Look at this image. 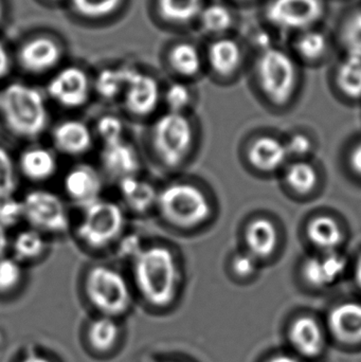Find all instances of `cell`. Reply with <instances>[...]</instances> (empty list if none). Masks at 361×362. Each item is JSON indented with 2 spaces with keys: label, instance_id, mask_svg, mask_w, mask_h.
<instances>
[{
  "label": "cell",
  "instance_id": "20",
  "mask_svg": "<svg viewBox=\"0 0 361 362\" xmlns=\"http://www.w3.org/2000/svg\"><path fill=\"white\" fill-rule=\"evenodd\" d=\"M290 340L297 352L305 357H317L326 344L324 329L309 316L299 317L290 325Z\"/></svg>",
  "mask_w": 361,
  "mask_h": 362
},
{
  "label": "cell",
  "instance_id": "28",
  "mask_svg": "<svg viewBox=\"0 0 361 362\" xmlns=\"http://www.w3.org/2000/svg\"><path fill=\"white\" fill-rule=\"evenodd\" d=\"M170 64L176 74L184 78L196 76L201 68V57L196 47L178 44L170 52Z\"/></svg>",
  "mask_w": 361,
  "mask_h": 362
},
{
  "label": "cell",
  "instance_id": "23",
  "mask_svg": "<svg viewBox=\"0 0 361 362\" xmlns=\"http://www.w3.org/2000/svg\"><path fill=\"white\" fill-rule=\"evenodd\" d=\"M307 235L309 242L322 252L337 251L345 238L338 221L328 215L314 217L307 225Z\"/></svg>",
  "mask_w": 361,
  "mask_h": 362
},
{
  "label": "cell",
  "instance_id": "33",
  "mask_svg": "<svg viewBox=\"0 0 361 362\" xmlns=\"http://www.w3.org/2000/svg\"><path fill=\"white\" fill-rule=\"evenodd\" d=\"M285 180L288 185L297 193L307 194L313 191L317 185V170L311 163L298 161L288 168Z\"/></svg>",
  "mask_w": 361,
  "mask_h": 362
},
{
  "label": "cell",
  "instance_id": "14",
  "mask_svg": "<svg viewBox=\"0 0 361 362\" xmlns=\"http://www.w3.org/2000/svg\"><path fill=\"white\" fill-rule=\"evenodd\" d=\"M93 129L78 119L61 121L51 131L53 148L65 156H84L93 148Z\"/></svg>",
  "mask_w": 361,
  "mask_h": 362
},
{
  "label": "cell",
  "instance_id": "36",
  "mask_svg": "<svg viewBox=\"0 0 361 362\" xmlns=\"http://www.w3.org/2000/svg\"><path fill=\"white\" fill-rule=\"evenodd\" d=\"M23 279L21 263L14 257H0V295H8L20 286Z\"/></svg>",
  "mask_w": 361,
  "mask_h": 362
},
{
  "label": "cell",
  "instance_id": "46",
  "mask_svg": "<svg viewBox=\"0 0 361 362\" xmlns=\"http://www.w3.org/2000/svg\"><path fill=\"white\" fill-rule=\"evenodd\" d=\"M10 247L11 240L8 234V229L0 225V257H6Z\"/></svg>",
  "mask_w": 361,
  "mask_h": 362
},
{
  "label": "cell",
  "instance_id": "15",
  "mask_svg": "<svg viewBox=\"0 0 361 362\" xmlns=\"http://www.w3.org/2000/svg\"><path fill=\"white\" fill-rule=\"evenodd\" d=\"M347 267V259L338 251L322 252L303 263L302 274L311 286L326 288L341 280Z\"/></svg>",
  "mask_w": 361,
  "mask_h": 362
},
{
  "label": "cell",
  "instance_id": "3",
  "mask_svg": "<svg viewBox=\"0 0 361 362\" xmlns=\"http://www.w3.org/2000/svg\"><path fill=\"white\" fill-rule=\"evenodd\" d=\"M0 116L12 135L25 140L40 137L50 118L42 93L23 83H11L0 91Z\"/></svg>",
  "mask_w": 361,
  "mask_h": 362
},
{
  "label": "cell",
  "instance_id": "8",
  "mask_svg": "<svg viewBox=\"0 0 361 362\" xmlns=\"http://www.w3.org/2000/svg\"><path fill=\"white\" fill-rule=\"evenodd\" d=\"M23 221L30 228L47 234H64L69 230L70 218L65 202L54 192L34 189L21 198Z\"/></svg>",
  "mask_w": 361,
  "mask_h": 362
},
{
  "label": "cell",
  "instance_id": "27",
  "mask_svg": "<svg viewBox=\"0 0 361 362\" xmlns=\"http://www.w3.org/2000/svg\"><path fill=\"white\" fill-rule=\"evenodd\" d=\"M336 84L352 99L361 98V59L345 55L336 70Z\"/></svg>",
  "mask_w": 361,
  "mask_h": 362
},
{
  "label": "cell",
  "instance_id": "35",
  "mask_svg": "<svg viewBox=\"0 0 361 362\" xmlns=\"http://www.w3.org/2000/svg\"><path fill=\"white\" fill-rule=\"evenodd\" d=\"M16 163L8 150L0 146V199L15 196L18 185Z\"/></svg>",
  "mask_w": 361,
  "mask_h": 362
},
{
  "label": "cell",
  "instance_id": "21",
  "mask_svg": "<svg viewBox=\"0 0 361 362\" xmlns=\"http://www.w3.org/2000/svg\"><path fill=\"white\" fill-rule=\"evenodd\" d=\"M288 153L285 142L273 137H261L252 142L248 159L259 171L271 173L285 163Z\"/></svg>",
  "mask_w": 361,
  "mask_h": 362
},
{
  "label": "cell",
  "instance_id": "26",
  "mask_svg": "<svg viewBox=\"0 0 361 362\" xmlns=\"http://www.w3.org/2000/svg\"><path fill=\"white\" fill-rule=\"evenodd\" d=\"M89 344L99 353H107L116 346L120 338V327L112 317L101 316L91 321L88 327Z\"/></svg>",
  "mask_w": 361,
  "mask_h": 362
},
{
  "label": "cell",
  "instance_id": "40",
  "mask_svg": "<svg viewBox=\"0 0 361 362\" xmlns=\"http://www.w3.org/2000/svg\"><path fill=\"white\" fill-rule=\"evenodd\" d=\"M23 221V208L21 199L11 197L0 199V225L6 229L16 227Z\"/></svg>",
  "mask_w": 361,
  "mask_h": 362
},
{
  "label": "cell",
  "instance_id": "38",
  "mask_svg": "<svg viewBox=\"0 0 361 362\" xmlns=\"http://www.w3.org/2000/svg\"><path fill=\"white\" fill-rule=\"evenodd\" d=\"M122 0H71L78 14L89 18H101L114 13Z\"/></svg>",
  "mask_w": 361,
  "mask_h": 362
},
{
  "label": "cell",
  "instance_id": "43",
  "mask_svg": "<svg viewBox=\"0 0 361 362\" xmlns=\"http://www.w3.org/2000/svg\"><path fill=\"white\" fill-rule=\"evenodd\" d=\"M288 156L307 157L313 151V142L303 134H295L285 142Z\"/></svg>",
  "mask_w": 361,
  "mask_h": 362
},
{
  "label": "cell",
  "instance_id": "34",
  "mask_svg": "<svg viewBox=\"0 0 361 362\" xmlns=\"http://www.w3.org/2000/svg\"><path fill=\"white\" fill-rule=\"evenodd\" d=\"M199 16L203 29L210 33H224L233 23L232 13L227 6L220 4L206 6L201 10Z\"/></svg>",
  "mask_w": 361,
  "mask_h": 362
},
{
  "label": "cell",
  "instance_id": "39",
  "mask_svg": "<svg viewBox=\"0 0 361 362\" xmlns=\"http://www.w3.org/2000/svg\"><path fill=\"white\" fill-rule=\"evenodd\" d=\"M165 103L167 112H184L191 104V91L182 83H175L167 87L165 93Z\"/></svg>",
  "mask_w": 361,
  "mask_h": 362
},
{
  "label": "cell",
  "instance_id": "10",
  "mask_svg": "<svg viewBox=\"0 0 361 362\" xmlns=\"http://www.w3.org/2000/svg\"><path fill=\"white\" fill-rule=\"evenodd\" d=\"M127 114L135 118H146L154 114L161 100L160 87L150 74L129 68L122 98Z\"/></svg>",
  "mask_w": 361,
  "mask_h": 362
},
{
  "label": "cell",
  "instance_id": "7",
  "mask_svg": "<svg viewBox=\"0 0 361 362\" xmlns=\"http://www.w3.org/2000/svg\"><path fill=\"white\" fill-rule=\"evenodd\" d=\"M256 76L261 90L273 103H288L297 86L296 64L292 57L278 48L268 47L256 62Z\"/></svg>",
  "mask_w": 361,
  "mask_h": 362
},
{
  "label": "cell",
  "instance_id": "12",
  "mask_svg": "<svg viewBox=\"0 0 361 362\" xmlns=\"http://www.w3.org/2000/svg\"><path fill=\"white\" fill-rule=\"evenodd\" d=\"M103 176L89 163H78L66 172L64 192L70 202L80 209L86 208L102 198Z\"/></svg>",
  "mask_w": 361,
  "mask_h": 362
},
{
  "label": "cell",
  "instance_id": "47",
  "mask_svg": "<svg viewBox=\"0 0 361 362\" xmlns=\"http://www.w3.org/2000/svg\"><path fill=\"white\" fill-rule=\"evenodd\" d=\"M20 362H53L51 359L47 358L44 355L37 353H30L27 356L23 357Z\"/></svg>",
  "mask_w": 361,
  "mask_h": 362
},
{
  "label": "cell",
  "instance_id": "30",
  "mask_svg": "<svg viewBox=\"0 0 361 362\" xmlns=\"http://www.w3.org/2000/svg\"><path fill=\"white\" fill-rule=\"evenodd\" d=\"M129 68L105 69L95 78V89L97 95L106 101H114L122 98L126 83Z\"/></svg>",
  "mask_w": 361,
  "mask_h": 362
},
{
  "label": "cell",
  "instance_id": "32",
  "mask_svg": "<svg viewBox=\"0 0 361 362\" xmlns=\"http://www.w3.org/2000/svg\"><path fill=\"white\" fill-rule=\"evenodd\" d=\"M297 52L302 59L315 62L322 59L328 51V38L318 30L309 29L302 31L296 40Z\"/></svg>",
  "mask_w": 361,
  "mask_h": 362
},
{
  "label": "cell",
  "instance_id": "2",
  "mask_svg": "<svg viewBox=\"0 0 361 362\" xmlns=\"http://www.w3.org/2000/svg\"><path fill=\"white\" fill-rule=\"evenodd\" d=\"M159 218L176 231L199 229L212 215V204L205 189L190 180H173L158 191Z\"/></svg>",
  "mask_w": 361,
  "mask_h": 362
},
{
  "label": "cell",
  "instance_id": "9",
  "mask_svg": "<svg viewBox=\"0 0 361 362\" xmlns=\"http://www.w3.org/2000/svg\"><path fill=\"white\" fill-rule=\"evenodd\" d=\"M322 0H271L265 8L269 23L282 30L312 29L324 14Z\"/></svg>",
  "mask_w": 361,
  "mask_h": 362
},
{
  "label": "cell",
  "instance_id": "42",
  "mask_svg": "<svg viewBox=\"0 0 361 362\" xmlns=\"http://www.w3.org/2000/svg\"><path fill=\"white\" fill-rule=\"evenodd\" d=\"M258 262L259 259L256 257L246 251V252L237 253L233 257L231 266L237 276L247 278L256 274L258 270Z\"/></svg>",
  "mask_w": 361,
  "mask_h": 362
},
{
  "label": "cell",
  "instance_id": "6",
  "mask_svg": "<svg viewBox=\"0 0 361 362\" xmlns=\"http://www.w3.org/2000/svg\"><path fill=\"white\" fill-rule=\"evenodd\" d=\"M83 291L89 304L101 316L117 319L126 314L133 304V285L122 272L106 264L87 268Z\"/></svg>",
  "mask_w": 361,
  "mask_h": 362
},
{
  "label": "cell",
  "instance_id": "11",
  "mask_svg": "<svg viewBox=\"0 0 361 362\" xmlns=\"http://www.w3.org/2000/svg\"><path fill=\"white\" fill-rule=\"evenodd\" d=\"M91 83L84 70L66 67L52 76L47 85V93L53 102L66 108L78 110L90 99Z\"/></svg>",
  "mask_w": 361,
  "mask_h": 362
},
{
  "label": "cell",
  "instance_id": "16",
  "mask_svg": "<svg viewBox=\"0 0 361 362\" xmlns=\"http://www.w3.org/2000/svg\"><path fill=\"white\" fill-rule=\"evenodd\" d=\"M19 173L31 182H45L54 177L59 161L54 151L42 146L25 148L17 161Z\"/></svg>",
  "mask_w": 361,
  "mask_h": 362
},
{
  "label": "cell",
  "instance_id": "24",
  "mask_svg": "<svg viewBox=\"0 0 361 362\" xmlns=\"http://www.w3.org/2000/svg\"><path fill=\"white\" fill-rule=\"evenodd\" d=\"M241 46L232 38L223 37L210 46L208 59L213 71L220 76H232L242 64Z\"/></svg>",
  "mask_w": 361,
  "mask_h": 362
},
{
  "label": "cell",
  "instance_id": "4",
  "mask_svg": "<svg viewBox=\"0 0 361 362\" xmlns=\"http://www.w3.org/2000/svg\"><path fill=\"white\" fill-rule=\"evenodd\" d=\"M196 134L186 112L160 115L150 131V146L159 165L167 170L184 167L195 146Z\"/></svg>",
  "mask_w": 361,
  "mask_h": 362
},
{
  "label": "cell",
  "instance_id": "44",
  "mask_svg": "<svg viewBox=\"0 0 361 362\" xmlns=\"http://www.w3.org/2000/svg\"><path fill=\"white\" fill-rule=\"evenodd\" d=\"M11 69V59L6 47L0 42V80L8 76Z\"/></svg>",
  "mask_w": 361,
  "mask_h": 362
},
{
  "label": "cell",
  "instance_id": "17",
  "mask_svg": "<svg viewBox=\"0 0 361 362\" xmlns=\"http://www.w3.org/2000/svg\"><path fill=\"white\" fill-rule=\"evenodd\" d=\"M61 50L51 38L36 37L23 45L19 51V62L30 74H40L53 69L59 63Z\"/></svg>",
  "mask_w": 361,
  "mask_h": 362
},
{
  "label": "cell",
  "instance_id": "51",
  "mask_svg": "<svg viewBox=\"0 0 361 362\" xmlns=\"http://www.w3.org/2000/svg\"><path fill=\"white\" fill-rule=\"evenodd\" d=\"M154 362H182L179 361H154Z\"/></svg>",
  "mask_w": 361,
  "mask_h": 362
},
{
  "label": "cell",
  "instance_id": "48",
  "mask_svg": "<svg viewBox=\"0 0 361 362\" xmlns=\"http://www.w3.org/2000/svg\"><path fill=\"white\" fill-rule=\"evenodd\" d=\"M267 362H300L298 359L294 358L292 356H290V355H278V356L273 357V358L269 359Z\"/></svg>",
  "mask_w": 361,
  "mask_h": 362
},
{
  "label": "cell",
  "instance_id": "37",
  "mask_svg": "<svg viewBox=\"0 0 361 362\" xmlns=\"http://www.w3.org/2000/svg\"><path fill=\"white\" fill-rule=\"evenodd\" d=\"M93 132L103 146L124 139V124L114 115L106 114L100 117Z\"/></svg>",
  "mask_w": 361,
  "mask_h": 362
},
{
  "label": "cell",
  "instance_id": "29",
  "mask_svg": "<svg viewBox=\"0 0 361 362\" xmlns=\"http://www.w3.org/2000/svg\"><path fill=\"white\" fill-rule=\"evenodd\" d=\"M203 1V0H158L159 12L170 23H189L201 14Z\"/></svg>",
  "mask_w": 361,
  "mask_h": 362
},
{
  "label": "cell",
  "instance_id": "52",
  "mask_svg": "<svg viewBox=\"0 0 361 362\" xmlns=\"http://www.w3.org/2000/svg\"><path fill=\"white\" fill-rule=\"evenodd\" d=\"M242 1H250V0H242Z\"/></svg>",
  "mask_w": 361,
  "mask_h": 362
},
{
  "label": "cell",
  "instance_id": "13",
  "mask_svg": "<svg viewBox=\"0 0 361 362\" xmlns=\"http://www.w3.org/2000/svg\"><path fill=\"white\" fill-rule=\"evenodd\" d=\"M100 165L104 175L118 183L126 178L139 176L141 158L135 146L123 139L102 146Z\"/></svg>",
  "mask_w": 361,
  "mask_h": 362
},
{
  "label": "cell",
  "instance_id": "45",
  "mask_svg": "<svg viewBox=\"0 0 361 362\" xmlns=\"http://www.w3.org/2000/svg\"><path fill=\"white\" fill-rule=\"evenodd\" d=\"M349 163L354 173L361 176V141L356 144L352 150L351 154H350Z\"/></svg>",
  "mask_w": 361,
  "mask_h": 362
},
{
  "label": "cell",
  "instance_id": "1",
  "mask_svg": "<svg viewBox=\"0 0 361 362\" xmlns=\"http://www.w3.org/2000/svg\"><path fill=\"white\" fill-rule=\"evenodd\" d=\"M131 281L138 295L157 310L175 303L182 289V262L165 243L146 244L131 262Z\"/></svg>",
  "mask_w": 361,
  "mask_h": 362
},
{
  "label": "cell",
  "instance_id": "5",
  "mask_svg": "<svg viewBox=\"0 0 361 362\" xmlns=\"http://www.w3.org/2000/svg\"><path fill=\"white\" fill-rule=\"evenodd\" d=\"M74 234L83 247L90 251L114 248L124 235L126 215L120 204L102 197L86 208L81 209Z\"/></svg>",
  "mask_w": 361,
  "mask_h": 362
},
{
  "label": "cell",
  "instance_id": "50",
  "mask_svg": "<svg viewBox=\"0 0 361 362\" xmlns=\"http://www.w3.org/2000/svg\"><path fill=\"white\" fill-rule=\"evenodd\" d=\"M4 4H2V0H0V21H2V17H4Z\"/></svg>",
  "mask_w": 361,
  "mask_h": 362
},
{
  "label": "cell",
  "instance_id": "25",
  "mask_svg": "<svg viewBox=\"0 0 361 362\" xmlns=\"http://www.w3.org/2000/svg\"><path fill=\"white\" fill-rule=\"evenodd\" d=\"M13 257L19 263H33L42 259L48 250L46 235L33 228L19 230L11 240Z\"/></svg>",
  "mask_w": 361,
  "mask_h": 362
},
{
  "label": "cell",
  "instance_id": "49",
  "mask_svg": "<svg viewBox=\"0 0 361 362\" xmlns=\"http://www.w3.org/2000/svg\"><path fill=\"white\" fill-rule=\"evenodd\" d=\"M355 280L358 286H360V288L361 289V257L358 259L357 263H356Z\"/></svg>",
  "mask_w": 361,
  "mask_h": 362
},
{
  "label": "cell",
  "instance_id": "22",
  "mask_svg": "<svg viewBox=\"0 0 361 362\" xmlns=\"http://www.w3.org/2000/svg\"><path fill=\"white\" fill-rule=\"evenodd\" d=\"M245 242L248 252L256 259L271 257L279 242V234L273 221L267 218H256L246 228Z\"/></svg>",
  "mask_w": 361,
  "mask_h": 362
},
{
  "label": "cell",
  "instance_id": "18",
  "mask_svg": "<svg viewBox=\"0 0 361 362\" xmlns=\"http://www.w3.org/2000/svg\"><path fill=\"white\" fill-rule=\"evenodd\" d=\"M117 185L124 210L134 214L144 215L156 208L159 189L150 181L134 176L121 180Z\"/></svg>",
  "mask_w": 361,
  "mask_h": 362
},
{
  "label": "cell",
  "instance_id": "31",
  "mask_svg": "<svg viewBox=\"0 0 361 362\" xmlns=\"http://www.w3.org/2000/svg\"><path fill=\"white\" fill-rule=\"evenodd\" d=\"M339 40L345 55L361 59V8L345 17L339 30Z\"/></svg>",
  "mask_w": 361,
  "mask_h": 362
},
{
  "label": "cell",
  "instance_id": "19",
  "mask_svg": "<svg viewBox=\"0 0 361 362\" xmlns=\"http://www.w3.org/2000/svg\"><path fill=\"white\" fill-rule=\"evenodd\" d=\"M329 327L338 341L350 346L361 344V304L345 302L329 314Z\"/></svg>",
  "mask_w": 361,
  "mask_h": 362
},
{
  "label": "cell",
  "instance_id": "41",
  "mask_svg": "<svg viewBox=\"0 0 361 362\" xmlns=\"http://www.w3.org/2000/svg\"><path fill=\"white\" fill-rule=\"evenodd\" d=\"M144 243H142L141 238L137 234H129L125 232L124 235L120 238L116 246L114 247L116 250V255L119 259L129 261L131 263L136 255L143 248Z\"/></svg>",
  "mask_w": 361,
  "mask_h": 362
}]
</instances>
